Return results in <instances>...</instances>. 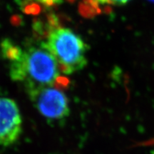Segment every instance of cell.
Instances as JSON below:
<instances>
[{
  "label": "cell",
  "instance_id": "8",
  "mask_svg": "<svg viewBox=\"0 0 154 154\" xmlns=\"http://www.w3.org/2000/svg\"><path fill=\"white\" fill-rule=\"evenodd\" d=\"M149 1H150V2H151L154 3V0H149Z\"/></svg>",
  "mask_w": 154,
  "mask_h": 154
},
{
  "label": "cell",
  "instance_id": "2",
  "mask_svg": "<svg viewBox=\"0 0 154 154\" xmlns=\"http://www.w3.org/2000/svg\"><path fill=\"white\" fill-rule=\"evenodd\" d=\"M42 47L54 57L59 69L64 74L79 72L87 64L88 46L79 35L69 28L50 29Z\"/></svg>",
  "mask_w": 154,
  "mask_h": 154
},
{
  "label": "cell",
  "instance_id": "1",
  "mask_svg": "<svg viewBox=\"0 0 154 154\" xmlns=\"http://www.w3.org/2000/svg\"><path fill=\"white\" fill-rule=\"evenodd\" d=\"M54 57L42 46L24 50L18 59L9 62V74L13 81L23 83L26 90L56 86L63 88L69 81L60 76Z\"/></svg>",
  "mask_w": 154,
  "mask_h": 154
},
{
  "label": "cell",
  "instance_id": "5",
  "mask_svg": "<svg viewBox=\"0 0 154 154\" xmlns=\"http://www.w3.org/2000/svg\"><path fill=\"white\" fill-rule=\"evenodd\" d=\"M22 48L15 44L10 39H5L1 43V53L2 57L9 60V62L18 59L22 54Z\"/></svg>",
  "mask_w": 154,
  "mask_h": 154
},
{
  "label": "cell",
  "instance_id": "9",
  "mask_svg": "<svg viewBox=\"0 0 154 154\" xmlns=\"http://www.w3.org/2000/svg\"><path fill=\"white\" fill-rule=\"evenodd\" d=\"M153 154H154V151H153Z\"/></svg>",
  "mask_w": 154,
  "mask_h": 154
},
{
  "label": "cell",
  "instance_id": "3",
  "mask_svg": "<svg viewBox=\"0 0 154 154\" xmlns=\"http://www.w3.org/2000/svg\"><path fill=\"white\" fill-rule=\"evenodd\" d=\"M26 91L36 109L47 120L61 121L69 116V100L61 88L45 86Z\"/></svg>",
  "mask_w": 154,
  "mask_h": 154
},
{
  "label": "cell",
  "instance_id": "7",
  "mask_svg": "<svg viewBox=\"0 0 154 154\" xmlns=\"http://www.w3.org/2000/svg\"><path fill=\"white\" fill-rule=\"evenodd\" d=\"M35 1L46 7H52V6L60 5L63 2V0H35Z\"/></svg>",
  "mask_w": 154,
  "mask_h": 154
},
{
  "label": "cell",
  "instance_id": "4",
  "mask_svg": "<svg viewBox=\"0 0 154 154\" xmlns=\"http://www.w3.org/2000/svg\"><path fill=\"white\" fill-rule=\"evenodd\" d=\"M22 132V119L14 100L0 98V146L17 141Z\"/></svg>",
  "mask_w": 154,
  "mask_h": 154
},
{
  "label": "cell",
  "instance_id": "6",
  "mask_svg": "<svg viewBox=\"0 0 154 154\" xmlns=\"http://www.w3.org/2000/svg\"><path fill=\"white\" fill-rule=\"evenodd\" d=\"M92 8L99 6H121L126 5L130 0H88Z\"/></svg>",
  "mask_w": 154,
  "mask_h": 154
}]
</instances>
